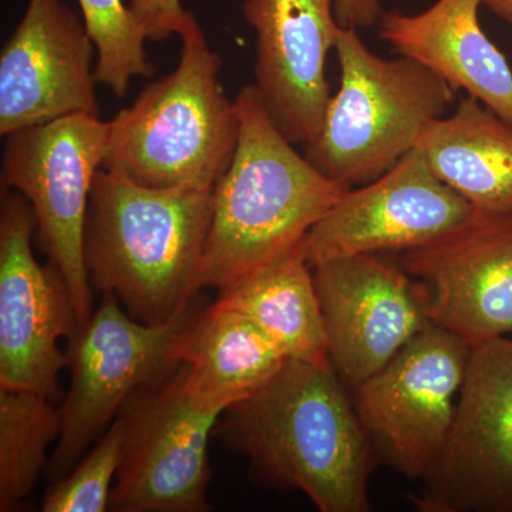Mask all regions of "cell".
I'll use <instances>...</instances> for the list:
<instances>
[{
  "instance_id": "15",
  "label": "cell",
  "mask_w": 512,
  "mask_h": 512,
  "mask_svg": "<svg viewBox=\"0 0 512 512\" xmlns=\"http://www.w3.org/2000/svg\"><path fill=\"white\" fill-rule=\"evenodd\" d=\"M94 52L84 22L62 0H28L0 55V134L72 114L100 117Z\"/></svg>"
},
{
  "instance_id": "23",
  "label": "cell",
  "mask_w": 512,
  "mask_h": 512,
  "mask_svg": "<svg viewBox=\"0 0 512 512\" xmlns=\"http://www.w3.org/2000/svg\"><path fill=\"white\" fill-rule=\"evenodd\" d=\"M126 441V421L119 414L97 446L67 476L50 488L43 512H104L110 508Z\"/></svg>"
},
{
  "instance_id": "17",
  "label": "cell",
  "mask_w": 512,
  "mask_h": 512,
  "mask_svg": "<svg viewBox=\"0 0 512 512\" xmlns=\"http://www.w3.org/2000/svg\"><path fill=\"white\" fill-rule=\"evenodd\" d=\"M481 0H437L417 15L383 13L379 37L407 57L464 90L512 126V69L478 20Z\"/></svg>"
},
{
  "instance_id": "6",
  "label": "cell",
  "mask_w": 512,
  "mask_h": 512,
  "mask_svg": "<svg viewBox=\"0 0 512 512\" xmlns=\"http://www.w3.org/2000/svg\"><path fill=\"white\" fill-rule=\"evenodd\" d=\"M195 298L165 322L147 325L127 315L114 293H103L66 350L70 387L59 407L62 427L46 468L49 480L67 476L133 396L181 366L185 336L201 313Z\"/></svg>"
},
{
  "instance_id": "10",
  "label": "cell",
  "mask_w": 512,
  "mask_h": 512,
  "mask_svg": "<svg viewBox=\"0 0 512 512\" xmlns=\"http://www.w3.org/2000/svg\"><path fill=\"white\" fill-rule=\"evenodd\" d=\"M421 512H512V339L473 346L456 413L421 478Z\"/></svg>"
},
{
  "instance_id": "2",
  "label": "cell",
  "mask_w": 512,
  "mask_h": 512,
  "mask_svg": "<svg viewBox=\"0 0 512 512\" xmlns=\"http://www.w3.org/2000/svg\"><path fill=\"white\" fill-rule=\"evenodd\" d=\"M235 103L237 148L212 190L197 292L208 286L225 288L289 254L350 190L329 180L292 147L254 84L242 87Z\"/></svg>"
},
{
  "instance_id": "26",
  "label": "cell",
  "mask_w": 512,
  "mask_h": 512,
  "mask_svg": "<svg viewBox=\"0 0 512 512\" xmlns=\"http://www.w3.org/2000/svg\"><path fill=\"white\" fill-rule=\"evenodd\" d=\"M491 12L503 19L512 28V0H481Z\"/></svg>"
},
{
  "instance_id": "8",
  "label": "cell",
  "mask_w": 512,
  "mask_h": 512,
  "mask_svg": "<svg viewBox=\"0 0 512 512\" xmlns=\"http://www.w3.org/2000/svg\"><path fill=\"white\" fill-rule=\"evenodd\" d=\"M222 413L191 392L183 366L133 396L120 413L126 441L109 510L210 511L208 446Z\"/></svg>"
},
{
  "instance_id": "11",
  "label": "cell",
  "mask_w": 512,
  "mask_h": 512,
  "mask_svg": "<svg viewBox=\"0 0 512 512\" xmlns=\"http://www.w3.org/2000/svg\"><path fill=\"white\" fill-rule=\"evenodd\" d=\"M36 215L19 192L2 190L0 205V389L60 397L66 352L59 340L79 328L62 272L33 254Z\"/></svg>"
},
{
  "instance_id": "12",
  "label": "cell",
  "mask_w": 512,
  "mask_h": 512,
  "mask_svg": "<svg viewBox=\"0 0 512 512\" xmlns=\"http://www.w3.org/2000/svg\"><path fill=\"white\" fill-rule=\"evenodd\" d=\"M312 269L329 360L349 386L375 375L431 323L423 282L377 254Z\"/></svg>"
},
{
  "instance_id": "4",
  "label": "cell",
  "mask_w": 512,
  "mask_h": 512,
  "mask_svg": "<svg viewBox=\"0 0 512 512\" xmlns=\"http://www.w3.org/2000/svg\"><path fill=\"white\" fill-rule=\"evenodd\" d=\"M180 37L174 72L107 121L103 168L146 187L214 190L237 148L238 107L222 89V59L200 23Z\"/></svg>"
},
{
  "instance_id": "20",
  "label": "cell",
  "mask_w": 512,
  "mask_h": 512,
  "mask_svg": "<svg viewBox=\"0 0 512 512\" xmlns=\"http://www.w3.org/2000/svg\"><path fill=\"white\" fill-rule=\"evenodd\" d=\"M215 303L251 319L286 359L332 365L313 269L301 245L220 289Z\"/></svg>"
},
{
  "instance_id": "13",
  "label": "cell",
  "mask_w": 512,
  "mask_h": 512,
  "mask_svg": "<svg viewBox=\"0 0 512 512\" xmlns=\"http://www.w3.org/2000/svg\"><path fill=\"white\" fill-rule=\"evenodd\" d=\"M474 211L413 148L372 183L350 188L301 244L311 268L332 259L410 251L441 237Z\"/></svg>"
},
{
  "instance_id": "7",
  "label": "cell",
  "mask_w": 512,
  "mask_h": 512,
  "mask_svg": "<svg viewBox=\"0 0 512 512\" xmlns=\"http://www.w3.org/2000/svg\"><path fill=\"white\" fill-rule=\"evenodd\" d=\"M109 123L72 114L6 136L2 190L22 194L36 215V241L69 286L80 325L92 316L84 229ZM79 325V326H80Z\"/></svg>"
},
{
  "instance_id": "1",
  "label": "cell",
  "mask_w": 512,
  "mask_h": 512,
  "mask_svg": "<svg viewBox=\"0 0 512 512\" xmlns=\"http://www.w3.org/2000/svg\"><path fill=\"white\" fill-rule=\"evenodd\" d=\"M214 437L247 457L256 480L302 491L320 512H367L372 441L332 365L288 360L225 410Z\"/></svg>"
},
{
  "instance_id": "22",
  "label": "cell",
  "mask_w": 512,
  "mask_h": 512,
  "mask_svg": "<svg viewBox=\"0 0 512 512\" xmlns=\"http://www.w3.org/2000/svg\"><path fill=\"white\" fill-rule=\"evenodd\" d=\"M77 2L96 46L97 83L109 87L117 97H124L134 77L153 76L156 67L147 56V37L123 0Z\"/></svg>"
},
{
  "instance_id": "16",
  "label": "cell",
  "mask_w": 512,
  "mask_h": 512,
  "mask_svg": "<svg viewBox=\"0 0 512 512\" xmlns=\"http://www.w3.org/2000/svg\"><path fill=\"white\" fill-rule=\"evenodd\" d=\"M256 35L255 89L276 127L293 144L311 143L330 97L326 63L339 25L335 0H244Z\"/></svg>"
},
{
  "instance_id": "9",
  "label": "cell",
  "mask_w": 512,
  "mask_h": 512,
  "mask_svg": "<svg viewBox=\"0 0 512 512\" xmlns=\"http://www.w3.org/2000/svg\"><path fill=\"white\" fill-rule=\"evenodd\" d=\"M471 346L430 323L355 389V407L373 446L394 470L423 478L446 446Z\"/></svg>"
},
{
  "instance_id": "21",
  "label": "cell",
  "mask_w": 512,
  "mask_h": 512,
  "mask_svg": "<svg viewBox=\"0 0 512 512\" xmlns=\"http://www.w3.org/2000/svg\"><path fill=\"white\" fill-rule=\"evenodd\" d=\"M55 402L28 390L0 389V511L18 510L32 495L47 450L59 439L62 419Z\"/></svg>"
},
{
  "instance_id": "24",
  "label": "cell",
  "mask_w": 512,
  "mask_h": 512,
  "mask_svg": "<svg viewBox=\"0 0 512 512\" xmlns=\"http://www.w3.org/2000/svg\"><path fill=\"white\" fill-rule=\"evenodd\" d=\"M128 8L147 40L154 42L173 35L181 36L198 22L191 12L184 9L181 0H130Z\"/></svg>"
},
{
  "instance_id": "25",
  "label": "cell",
  "mask_w": 512,
  "mask_h": 512,
  "mask_svg": "<svg viewBox=\"0 0 512 512\" xmlns=\"http://www.w3.org/2000/svg\"><path fill=\"white\" fill-rule=\"evenodd\" d=\"M335 15L342 28L366 29L383 15L379 0H335Z\"/></svg>"
},
{
  "instance_id": "3",
  "label": "cell",
  "mask_w": 512,
  "mask_h": 512,
  "mask_svg": "<svg viewBox=\"0 0 512 512\" xmlns=\"http://www.w3.org/2000/svg\"><path fill=\"white\" fill-rule=\"evenodd\" d=\"M211 215L212 190L146 187L101 167L84 229L92 289L147 325L170 319L198 295Z\"/></svg>"
},
{
  "instance_id": "5",
  "label": "cell",
  "mask_w": 512,
  "mask_h": 512,
  "mask_svg": "<svg viewBox=\"0 0 512 512\" xmlns=\"http://www.w3.org/2000/svg\"><path fill=\"white\" fill-rule=\"evenodd\" d=\"M335 49L340 87L318 136L305 144V157L329 180L355 188L406 157L457 90L414 60L370 52L356 29L340 28Z\"/></svg>"
},
{
  "instance_id": "14",
  "label": "cell",
  "mask_w": 512,
  "mask_h": 512,
  "mask_svg": "<svg viewBox=\"0 0 512 512\" xmlns=\"http://www.w3.org/2000/svg\"><path fill=\"white\" fill-rule=\"evenodd\" d=\"M429 292L433 325L471 348L512 333V212L476 210L441 237L404 252Z\"/></svg>"
},
{
  "instance_id": "18",
  "label": "cell",
  "mask_w": 512,
  "mask_h": 512,
  "mask_svg": "<svg viewBox=\"0 0 512 512\" xmlns=\"http://www.w3.org/2000/svg\"><path fill=\"white\" fill-rule=\"evenodd\" d=\"M414 148L476 210L512 212V126L474 97L427 124Z\"/></svg>"
},
{
  "instance_id": "19",
  "label": "cell",
  "mask_w": 512,
  "mask_h": 512,
  "mask_svg": "<svg viewBox=\"0 0 512 512\" xmlns=\"http://www.w3.org/2000/svg\"><path fill=\"white\" fill-rule=\"evenodd\" d=\"M286 362L251 319L215 302L194 320L181 352L191 392L221 412L258 392Z\"/></svg>"
}]
</instances>
